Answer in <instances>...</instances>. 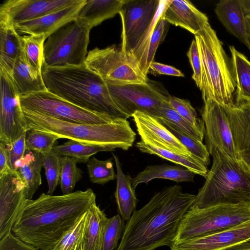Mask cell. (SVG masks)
<instances>
[{
  "label": "cell",
  "mask_w": 250,
  "mask_h": 250,
  "mask_svg": "<svg viewBox=\"0 0 250 250\" xmlns=\"http://www.w3.org/2000/svg\"><path fill=\"white\" fill-rule=\"evenodd\" d=\"M91 188L61 195L42 193L26 199L12 232L38 250L52 249L96 202Z\"/></svg>",
  "instance_id": "obj_1"
},
{
  "label": "cell",
  "mask_w": 250,
  "mask_h": 250,
  "mask_svg": "<svg viewBox=\"0 0 250 250\" xmlns=\"http://www.w3.org/2000/svg\"><path fill=\"white\" fill-rule=\"evenodd\" d=\"M196 195L178 185L163 188L127 221L117 250H154L173 245L180 222Z\"/></svg>",
  "instance_id": "obj_2"
},
{
  "label": "cell",
  "mask_w": 250,
  "mask_h": 250,
  "mask_svg": "<svg viewBox=\"0 0 250 250\" xmlns=\"http://www.w3.org/2000/svg\"><path fill=\"white\" fill-rule=\"evenodd\" d=\"M42 74L46 90L85 109L127 119L113 101L107 83L85 63L49 67L43 64Z\"/></svg>",
  "instance_id": "obj_3"
},
{
  "label": "cell",
  "mask_w": 250,
  "mask_h": 250,
  "mask_svg": "<svg viewBox=\"0 0 250 250\" xmlns=\"http://www.w3.org/2000/svg\"><path fill=\"white\" fill-rule=\"evenodd\" d=\"M22 110L28 129L53 133L60 139L124 150L131 147L136 139V134L129 122L123 118H117L105 124H82L64 121L41 113Z\"/></svg>",
  "instance_id": "obj_4"
},
{
  "label": "cell",
  "mask_w": 250,
  "mask_h": 250,
  "mask_svg": "<svg viewBox=\"0 0 250 250\" xmlns=\"http://www.w3.org/2000/svg\"><path fill=\"white\" fill-rule=\"evenodd\" d=\"M212 156L211 167L190 208L250 204V170L247 166L220 151Z\"/></svg>",
  "instance_id": "obj_5"
},
{
  "label": "cell",
  "mask_w": 250,
  "mask_h": 250,
  "mask_svg": "<svg viewBox=\"0 0 250 250\" xmlns=\"http://www.w3.org/2000/svg\"><path fill=\"white\" fill-rule=\"evenodd\" d=\"M194 36L202 65L204 102L212 100L225 107L233 105L236 85L231 58L223 43L209 24Z\"/></svg>",
  "instance_id": "obj_6"
},
{
  "label": "cell",
  "mask_w": 250,
  "mask_h": 250,
  "mask_svg": "<svg viewBox=\"0 0 250 250\" xmlns=\"http://www.w3.org/2000/svg\"><path fill=\"white\" fill-rule=\"evenodd\" d=\"M250 220V204L190 208L182 217L174 243L216 233Z\"/></svg>",
  "instance_id": "obj_7"
},
{
  "label": "cell",
  "mask_w": 250,
  "mask_h": 250,
  "mask_svg": "<svg viewBox=\"0 0 250 250\" xmlns=\"http://www.w3.org/2000/svg\"><path fill=\"white\" fill-rule=\"evenodd\" d=\"M85 64L108 84L145 83L148 79L133 54L125 52L121 46L95 47L87 53Z\"/></svg>",
  "instance_id": "obj_8"
},
{
  "label": "cell",
  "mask_w": 250,
  "mask_h": 250,
  "mask_svg": "<svg viewBox=\"0 0 250 250\" xmlns=\"http://www.w3.org/2000/svg\"><path fill=\"white\" fill-rule=\"evenodd\" d=\"M90 30L76 20L51 34L44 44L43 64L58 67L84 63Z\"/></svg>",
  "instance_id": "obj_9"
},
{
  "label": "cell",
  "mask_w": 250,
  "mask_h": 250,
  "mask_svg": "<svg viewBox=\"0 0 250 250\" xmlns=\"http://www.w3.org/2000/svg\"><path fill=\"white\" fill-rule=\"evenodd\" d=\"M107 84L114 103L128 118L136 111L157 117L162 104L171 96L161 83L149 79L145 83Z\"/></svg>",
  "instance_id": "obj_10"
},
{
  "label": "cell",
  "mask_w": 250,
  "mask_h": 250,
  "mask_svg": "<svg viewBox=\"0 0 250 250\" xmlns=\"http://www.w3.org/2000/svg\"><path fill=\"white\" fill-rule=\"evenodd\" d=\"M20 99L23 110L41 113L69 122L99 124L110 123L117 118L85 109L47 90L20 96Z\"/></svg>",
  "instance_id": "obj_11"
},
{
  "label": "cell",
  "mask_w": 250,
  "mask_h": 250,
  "mask_svg": "<svg viewBox=\"0 0 250 250\" xmlns=\"http://www.w3.org/2000/svg\"><path fill=\"white\" fill-rule=\"evenodd\" d=\"M160 0H127L119 13L122 21L121 46L132 51L154 20Z\"/></svg>",
  "instance_id": "obj_12"
},
{
  "label": "cell",
  "mask_w": 250,
  "mask_h": 250,
  "mask_svg": "<svg viewBox=\"0 0 250 250\" xmlns=\"http://www.w3.org/2000/svg\"><path fill=\"white\" fill-rule=\"evenodd\" d=\"M0 142L9 144L28 130L20 95L8 74L0 72Z\"/></svg>",
  "instance_id": "obj_13"
},
{
  "label": "cell",
  "mask_w": 250,
  "mask_h": 250,
  "mask_svg": "<svg viewBox=\"0 0 250 250\" xmlns=\"http://www.w3.org/2000/svg\"><path fill=\"white\" fill-rule=\"evenodd\" d=\"M204 103L201 114L205 125L206 146L209 154L212 156L220 151L229 158L240 160L224 107L212 100Z\"/></svg>",
  "instance_id": "obj_14"
},
{
  "label": "cell",
  "mask_w": 250,
  "mask_h": 250,
  "mask_svg": "<svg viewBox=\"0 0 250 250\" xmlns=\"http://www.w3.org/2000/svg\"><path fill=\"white\" fill-rule=\"evenodd\" d=\"M25 186L16 171L0 177V239L12 232L26 199Z\"/></svg>",
  "instance_id": "obj_15"
},
{
  "label": "cell",
  "mask_w": 250,
  "mask_h": 250,
  "mask_svg": "<svg viewBox=\"0 0 250 250\" xmlns=\"http://www.w3.org/2000/svg\"><path fill=\"white\" fill-rule=\"evenodd\" d=\"M78 0H7L0 7V22L14 25L57 11Z\"/></svg>",
  "instance_id": "obj_16"
},
{
  "label": "cell",
  "mask_w": 250,
  "mask_h": 250,
  "mask_svg": "<svg viewBox=\"0 0 250 250\" xmlns=\"http://www.w3.org/2000/svg\"><path fill=\"white\" fill-rule=\"evenodd\" d=\"M250 239V220L226 230L175 242L171 250H222Z\"/></svg>",
  "instance_id": "obj_17"
},
{
  "label": "cell",
  "mask_w": 250,
  "mask_h": 250,
  "mask_svg": "<svg viewBox=\"0 0 250 250\" xmlns=\"http://www.w3.org/2000/svg\"><path fill=\"white\" fill-rule=\"evenodd\" d=\"M85 1L86 0H78L76 3L61 10L13 26L19 34H43L47 39L63 26L75 21Z\"/></svg>",
  "instance_id": "obj_18"
},
{
  "label": "cell",
  "mask_w": 250,
  "mask_h": 250,
  "mask_svg": "<svg viewBox=\"0 0 250 250\" xmlns=\"http://www.w3.org/2000/svg\"><path fill=\"white\" fill-rule=\"evenodd\" d=\"M132 117L141 139L184 156L194 157L156 118L139 111H135Z\"/></svg>",
  "instance_id": "obj_19"
},
{
  "label": "cell",
  "mask_w": 250,
  "mask_h": 250,
  "mask_svg": "<svg viewBox=\"0 0 250 250\" xmlns=\"http://www.w3.org/2000/svg\"><path fill=\"white\" fill-rule=\"evenodd\" d=\"M235 150L245 163L250 160V102L224 107Z\"/></svg>",
  "instance_id": "obj_20"
},
{
  "label": "cell",
  "mask_w": 250,
  "mask_h": 250,
  "mask_svg": "<svg viewBox=\"0 0 250 250\" xmlns=\"http://www.w3.org/2000/svg\"><path fill=\"white\" fill-rule=\"evenodd\" d=\"M163 18L167 23L184 28L194 35L209 24L207 15L187 0H170Z\"/></svg>",
  "instance_id": "obj_21"
},
{
  "label": "cell",
  "mask_w": 250,
  "mask_h": 250,
  "mask_svg": "<svg viewBox=\"0 0 250 250\" xmlns=\"http://www.w3.org/2000/svg\"><path fill=\"white\" fill-rule=\"evenodd\" d=\"M215 13L227 31L250 51L246 14L240 0H221L216 4Z\"/></svg>",
  "instance_id": "obj_22"
},
{
  "label": "cell",
  "mask_w": 250,
  "mask_h": 250,
  "mask_svg": "<svg viewBox=\"0 0 250 250\" xmlns=\"http://www.w3.org/2000/svg\"><path fill=\"white\" fill-rule=\"evenodd\" d=\"M10 76L20 96L47 90L42 73L29 65L23 50L15 61Z\"/></svg>",
  "instance_id": "obj_23"
},
{
  "label": "cell",
  "mask_w": 250,
  "mask_h": 250,
  "mask_svg": "<svg viewBox=\"0 0 250 250\" xmlns=\"http://www.w3.org/2000/svg\"><path fill=\"white\" fill-rule=\"evenodd\" d=\"M127 0H86L77 20L90 29L119 14Z\"/></svg>",
  "instance_id": "obj_24"
},
{
  "label": "cell",
  "mask_w": 250,
  "mask_h": 250,
  "mask_svg": "<svg viewBox=\"0 0 250 250\" xmlns=\"http://www.w3.org/2000/svg\"><path fill=\"white\" fill-rule=\"evenodd\" d=\"M112 154L117 170V186L114 194L116 202L120 215L124 220L128 221L136 210L138 199L132 187L130 175L124 173L119 158Z\"/></svg>",
  "instance_id": "obj_25"
},
{
  "label": "cell",
  "mask_w": 250,
  "mask_h": 250,
  "mask_svg": "<svg viewBox=\"0 0 250 250\" xmlns=\"http://www.w3.org/2000/svg\"><path fill=\"white\" fill-rule=\"evenodd\" d=\"M194 173L180 165H169L164 164L161 165L147 166L132 180V188L135 190L138 185H146L153 179H163L174 181L177 183L193 182Z\"/></svg>",
  "instance_id": "obj_26"
},
{
  "label": "cell",
  "mask_w": 250,
  "mask_h": 250,
  "mask_svg": "<svg viewBox=\"0 0 250 250\" xmlns=\"http://www.w3.org/2000/svg\"><path fill=\"white\" fill-rule=\"evenodd\" d=\"M42 167L41 153L31 151L25 152L16 164V171L25 186V196L27 199H32L42 184Z\"/></svg>",
  "instance_id": "obj_27"
},
{
  "label": "cell",
  "mask_w": 250,
  "mask_h": 250,
  "mask_svg": "<svg viewBox=\"0 0 250 250\" xmlns=\"http://www.w3.org/2000/svg\"><path fill=\"white\" fill-rule=\"evenodd\" d=\"M21 37L13 25L0 22V72L10 75L15 61L22 52Z\"/></svg>",
  "instance_id": "obj_28"
},
{
  "label": "cell",
  "mask_w": 250,
  "mask_h": 250,
  "mask_svg": "<svg viewBox=\"0 0 250 250\" xmlns=\"http://www.w3.org/2000/svg\"><path fill=\"white\" fill-rule=\"evenodd\" d=\"M137 147L142 152L157 155L188 168L194 174L206 178L207 167L194 157L187 156L171 150L161 147L146 139H141L136 144Z\"/></svg>",
  "instance_id": "obj_29"
},
{
  "label": "cell",
  "mask_w": 250,
  "mask_h": 250,
  "mask_svg": "<svg viewBox=\"0 0 250 250\" xmlns=\"http://www.w3.org/2000/svg\"><path fill=\"white\" fill-rule=\"evenodd\" d=\"M233 77L236 83L235 104L250 102V61L233 46L229 47Z\"/></svg>",
  "instance_id": "obj_30"
},
{
  "label": "cell",
  "mask_w": 250,
  "mask_h": 250,
  "mask_svg": "<svg viewBox=\"0 0 250 250\" xmlns=\"http://www.w3.org/2000/svg\"><path fill=\"white\" fill-rule=\"evenodd\" d=\"M88 210L89 218L83 250H102L104 228L108 218L96 203Z\"/></svg>",
  "instance_id": "obj_31"
},
{
  "label": "cell",
  "mask_w": 250,
  "mask_h": 250,
  "mask_svg": "<svg viewBox=\"0 0 250 250\" xmlns=\"http://www.w3.org/2000/svg\"><path fill=\"white\" fill-rule=\"evenodd\" d=\"M53 149L60 156L76 159L78 163H87L92 155L99 152L114 150L110 147L86 144L72 140L54 146Z\"/></svg>",
  "instance_id": "obj_32"
},
{
  "label": "cell",
  "mask_w": 250,
  "mask_h": 250,
  "mask_svg": "<svg viewBox=\"0 0 250 250\" xmlns=\"http://www.w3.org/2000/svg\"><path fill=\"white\" fill-rule=\"evenodd\" d=\"M156 118L199 161L206 167L209 164L210 154L202 142L192 138L163 118Z\"/></svg>",
  "instance_id": "obj_33"
},
{
  "label": "cell",
  "mask_w": 250,
  "mask_h": 250,
  "mask_svg": "<svg viewBox=\"0 0 250 250\" xmlns=\"http://www.w3.org/2000/svg\"><path fill=\"white\" fill-rule=\"evenodd\" d=\"M88 210L50 250H83L84 237L89 218Z\"/></svg>",
  "instance_id": "obj_34"
},
{
  "label": "cell",
  "mask_w": 250,
  "mask_h": 250,
  "mask_svg": "<svg viewBox=\"0 0 250 250\" xmlns=\"http://www.w3.org/2000/svg\"><path fill=\"white\" fill-rule=\"evenodd\" d=\"M22 50L29 65L36 72L42 73L44 63V44L46 39L43 34L21 37Z\"/></svg>",
  "instance_id": "obj_35"
},
{
  "label": "cell",
  "mask_w": 250,
  "mask_h": 250,
  "mask_svg": "<svg viewBox=\"0 0 250 250\" xmlns=\"http://www.w3.org/2000/svg\"><path fill=\"white\" fill-rule=\"evenodd\" d=\"M174 125L178 129L192 138L203 141L205 130L196 128L181 117L169 104V101L163 102L160 107L158 116Z\"/></svg>",
  "instance_id": "obj_36"
},
{
  "label": "cell",
  "mask_w": 250,
  "mask_h": 250,
  "mask_svg": "<svg viewBox=\"0 0 250 250\" xmlns=\"http://www.w3.org/2000/svg\"><path fill=\"white\" fill-rule=\"evenodd\" d=\"M61 170L59 184L62 194L73 192L76 184L83 177V171L77 167L76 159L68 157L61 158Z\"/></svg>",
  "instance_id": "obj_37"
},
{
  "label": "cell",
  "mask_w": 250,
  "mask_h": 250,
  "mask_svg": "<svg viewBox=\"0 0 250 250\" xmlns=\"http://www.w3.org/2000/svg\"><path fill=\"white\" fill-rule=\"evenodd\" d=\"M112 158L100 160L93 157L87 163V168L90 181L104 185L116 179Z\"/></svg>",
  "instance_id": "obj_38"
},
{
  "label": "cell",
  "mask_w": 250,
  "mask_h": 250,
  "mask_svg": "<svg viewBox=\"0 0 250 250\" xmlns=\"http://www.w3.org/2000/svg\"><path fill=\"white\" fill-rule=\"evenodd\" d=\"M59 139L58 136L53 133L29 129L26 132L25 149L40 153L49 152Z\"/></svg>",
  "instance_id": "obj_39"
},
{
  "label": "cell",
  "mask_w": 250,
  "mask_h": 250,
  "mask_svg": "<svg viewBox=\"0 0 250 250\" xmlns=\"http://www.w3.org/2000/svg\"><path fill=\"white\" fill-rule=\"evenodd\" d=\"M41 154L42 167L45 170L47 182V194L52 195L60 182L62 156L58 155L53 149Z\"/></svg>",
  "instance_id": "obj_40"
},
{
  "label": "cell",
  "mask_w": 250,
  "mask_h": 250,
  "mask_svg": "<svg viewBox=\"0 0 250 250\" xmlns=\"http://www.w3.org/2000/svg\"><path fill=\"white\" fill-rule=\"evenodd\" d=\"M125 225L119 214L107 218L105 226L102 250H114L122 238Z\"/></svg>",
  "instance_id": "obj_41"
},
{
  "label": "cell",
  "mask_w": 250,
  "mask_h": 250,
  "mask_svg": "<svg viewBox=\"0 0 250 250\" xmlns=\"http://www.w3.org/2000/svg\"><path fill=\"white\" fill-rule=\"evenodd\" d=\"M171 106L185 120L194 127L205 130L203 123L197 118L195 109L188 100L171 96L169 100Z\"/></svg>",
  "instance_id": "obj_42"
},
{
  "label": "cell",
  "mask_w": 250,
  "mask_h": 250,
  "mask_svg": "<svg viewBox=\"0 0 250 250\" xmlns=\"http://www.w3.org/2000/svg\"><path fill=\"white\" fill-rule=\"evenodd\" d=\"M167 26V22L162 15L155 26L150 40L146 58V67L149 71L150 64L154 61L157 49L166 37Z\"/></svg>",
  "instance_id": "obj_43"
},
{
  "label": "cell",
  "mask_w": 250,
  "mask_h": 250,
  "mask_svg": "<svg viewBox=\"0 0 250 250\" xmlns=\"http://www.w3.org/2000/svg\"><path fill=\"white\" fill-rule=\"evenodd\" d=\"M26 132L19 138L9 144H5L9 165L11 170L16 171L15 166L17 162L24 155L25 149Z\"/></svg>",
  "instance_id": "obj_44"
},
{
  "label": "cell",
  "mask_w": 250,
  "mask_h": 250,
  "mask_svg": "<svg viewBox=\"0 0 250 250\" xmlns=\"http://www.w3.org/2000/svg\"><path fill=\"white\" fill-rule=\"evenodd\" d=\"M187 56L193 70L192 78L201 91L202 88V70L201 62L197 43L193 40L187 52Z\"/></svg>",
  "instance_id": "obj_45"
},
{
  "label": "cell",
  "mask_w": 250,
  "mask_h": 250,
  "mask_svg": "<svg viewBox=\"0 0 250 250\" xmlns=\"http://www.w3.org/2000/svg\"><path fill=\"white\" fill-rule=\"evenodd\" d=\"M0 250H39L10 232L0 239Z\"/></svg>",
  "instance_id": "obj_46"
},
{
  "label": "cell",
  "mask_w": 250,
  "mask_h": 250,
  "mask_svg": "<svg viewBox=\"0 0 250 250\" xmlns=\"http://www.w3.org/2000/svg\"><path fill=\"white\" fill-rule=\"evenodd\" d=\"M159 75L184 77V73L175 67L153 61L149 66V70Z\"/></svg>",
  "instance_id": "obj_47"
},
{
  "label": "cell",
  "mask_w": 250,
  "mask_h": 250,
  "mask_svg": "<svg viewBox=\"0 0 250 250\" xmlns=\"http://www.w3.org/2000/svg\"><path fill=\"white\" fill-rule=\"evenodd\" d=\"M9 165L5 144L0 142V177L11 171Z\"/></svg>",
  "instance_id": "obj_48"
},
{
  "label": "cell",
  "mask_w": 250,
  "mask_h": 250,
  "mask_svg": "<svg viewBox=\"0 0 250 250\" xmlns=\"http://www.w3.org/2000/svg\"><path fill=\"white\" fill-rule=\"evenodd\" d=\"M222 250H250V239L229 247Z\"/></svg>",
  "instance_id": "obj_49"
},
{
  "label": "cell",
  "mask_w": 250,
  "mask_h": 250,
  "mask_svg": "<svg viewBox=\"0 0 250 250\" xmlns=\"http://www.w3.org/2000/svg\"><path fill=\"white\" fill-rule=\"evenodd\" d=\"M240 2L245 14L250 15V0H240Z\"/></svg>",
  "instance_id": "obj_50"
},
{
  "label": "cell",
  "mask_w": 250,
  "mask_h": 250,
  "mask_svg": "<svg viewBox=\"0 0 250 250\" xmlns=\"http://www.w3.org/2000/svg\"><path fill=\"white\" fill-rule=\"evenodd\" d=\"M246 20L247 22V32L248 37L250 41V15H246Z\"/></svg>",
  "instance_id": "obj_51"
},
{
  "label": "cell",
  "mask_w": 250,
  "mask_h": 250,
  "mask_svg": "<svg viewBox=\"0 0 250 250\" xmlns=\"http://www.w3.org/2000/svg\"><path fill=\"white\" fill-rule=\"evenodd\" d=\"M245 164L247 166V167H248V168L250 170V160H249V161H248L247 163H246Z\"/></svg>",
  "instance_id": "obj_52"
}]
</instances>
